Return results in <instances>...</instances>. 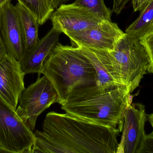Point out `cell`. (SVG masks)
<instances>
[{"mask_svg":"<svg viewBox=\"0 0 153 153\" xmlns=\"http://www.w3.org/2000/svg\"><path fill=\"white\" fill-rule=\"evenodd\" d=\"M119 129L52 111L34 133L30 153H116Z\"/></svg>","mask_w":153,"mask_h":153,"instance_id":"6da1fadb","label":"cell"},{"mask_svg":"<svg viewBox=\"0 0 153 153\" xmlns=\"http://www.w3.org/2000/svg\"><path fill=\"white\" fill-rule=\"evenodd\" d=\"M132 101L133 97L126 86L103 91L94 84L73 90L62 109L73 116L118 128L121 132L125 109Z\"/></svg>","mask_w":153,"mask_h":153,"instance_id":"7a4b0ae2","label":"cell"},{"mask_svg":"<svg viewBox=\"0 0 153 153\" xmlns=\"http://www.w3.org/2000/svg\"><path fill=\"white\" fill-rule=\"evenodd\" d=\"M42 74L54 87L62 106L73 90L96 84L97 81L95 68L80 48L59 42L44 62Z\"/></svg>","mask_w":153,"mask_h":153,"instance_id":"3957f363","label":"cell"},{"mask_svg":"<svg viewBox=\"0 0 153 153\" xmlns=\"http://www.w3.org/2000/svg\"><path fill=\"white\" fill-rule=\"evenodd\" d=\"M109 52L123 84L132 93L147 71L149 58L145 48L140 39L125 32Z\"/></svg>","mask_w":153,"mask_h":153,"instance_id":"277c9868","label":"cell"},{"mask_svg":"<svg viewBox=\"0 0 153 153\" xmlns=\"http://www.w3.org/2000/svg\"><path fill=\"white\" fill-rule=\"evenodd\" d=\"M34 132L0 96V153H30Z\"/></svg>","mask_w":153,"mask_h":153,"instance_id":"5b68a950","label":"cell"},{"mask_svg":"<svg viewBox=\"0 0 153 153\" xmlns=\"http://www.w3.org/2000/svg\"><path fill=\"white\" fill-rule=\"evenodd\" d=\"M19 102L16 111L33 132L39 116L59 100L51 82L45 75H39L36 81L25 89Z\"/></svg>","mask_w":153,"mask_h":153,"instance_id":"8992f818","label":"cell"},{"mask_svg":"<svg viewBox=\"0 0 153 153\" xmlns=\"http://www.w3.org/2000/svg\"><path fill=\"white\" fill-rule=\"evenodd\" d=\"M142 103H130L123 115V133L116 153H140L146 134L145 125L147 119Z\"/></svg>","mask_w":153,"mask_h":153,"instance_id":"52a82bcc","label":"cell"},{"mask_svg":"<svg viewBox=\"0 0 153 153\" xmlns=\"http://www.w3.org/2000/svg\"><path fill=\"white\" fill-rule=\"evenodd\" d=\"M125 33L117 24L105 20L93 27L65 35L72 46L111 51Z\"/></svg>","mask_w":153,"mask_h":153,"instance_id":"ba28073f","label":"cell"},{"mask_svg":"<svg viewBox=\"0 0 153 153\" xmlns=\"http://www.w3.org/2000/svg\"><path fill=\"white\" fill-rule=\"evenodd\" d=\"M50 19L53 28L65 35L83 30L105 20L88 8L74 3L59 6Z\"/></svg>","mask_w":153,"mask_h":153,"instance_id":"9c48e42d","label":"cell"},{"mask_svg":"<svg viewBox=\"0 0 153 153\" xmlns=\"http://www.w3.org/2000/svg\"><path fill=\"white\" fill-rule=\"evenodd\" d=\"M25 75L19 61L11 55L0 61V96L15 110L25 90Z\"/></svg>","mask_w":153,"mask_h":153,"instance_id":"30bf717a","label":"cell"},{"mask_svg":"<svg viewBox=\"0 0 153 153\" xmlns=\"http://www.w3.org/2000/svg\"><path fill=\"white\" fill-rule=\"evenodd\" d=\"M1 21L0 33L8 54L20 62L25 53L23 35L18 11L11 1L2 8Z\"/></svg>","mask_w":153,"mask_h":153,"instance_id":"8fae6325","label":"cell"},{"mask_svg":"<svg viewBox=\"0 0 153 153\" xmlns=\"http://www.w3.org/2000/svg\"><path fill=\"white\" fill-rule=\"evenodd\" d=\"M95 68L96 84L101 90H108L123 84L117 67L108 51L78 47Z\"/></svg>","mask_w":153,"mask_h":153,"instance_id":"7c38bea8","label":"cell"},{"mask_svg":"<svg viewBox=\"0 0 153 153\" xmlns=\"http://www.w3.org/2000/svg\"><path fill=\"white\" fill-rule=\"evenodd\" d=\"M61 34L60 31L52 28L34 47L24 54L20 63L25 75L37 73L40 75L42 74L44 62L59 42Z\"/></svg>","mask_w":153,"mask_h":153,"instance_id":"4fadbf2b","label":"cell"},{"mask_svg":"<svg viewBox=\"0 0 153 153\" xmlns=\"http://www.w3.org/2000/svg\"><path fill=\"white\" fill-rule=\"evenodd\" d=\"M15 6L18 11L23 35L25 54L34 47L39 40L38 31L39 24L34 15L19 1Z\"/></svg>","mask_w":153,"mask_h":153,"instance_id":"5bb4252c","label":"cell"},{"mask_svg":"<svg viewBox=\"0 0 153 153\" xmlns=\"http://www.w3.org/2000/svg\"><path fill=\"white\" fill-rule=\"evenodd\" d=\"M137 19L126 31V33L140 39L153 30V0L140 11Z\"/></svg>","mask_w":153,"mask_h":153,"instance_id":"9a60e30c","label":"cell"},{"mask_svg":"<svg viewBox=\"0 0 153 153\" xmlns=\"http://www.w3.org/2000/svg\"><path fill=\"white\" fill-rule=\"evenodd\" d=\"M33 14L39 25L45 24L55 9L51 0H19Z\"/></svg>","mask_w":153,"mask_h":153,"instance_id":"2e32d148","label":"cell"},{"mask_svg":"<svg viewBox=\"0 0 153 153\" xmlns=\"http://www.w3.org/2000/svg\"><path fill=\"white\" fill-rule=\"evenodd\" d=\"M74 3L88 8L104 19L111 21L113 12L105 5L104 0H76Z\"/></svg>","mask_w":153,"mask_h":153,"instance_id":"e0dca14e","label":"cell"},{"mask_svg":"<svg viewBox=\"0 0 153 153\" xmlns=\"http://www.w3.org/2000/svg\"><path fill=\"white\" fill-rule=\"evenodd\" d=\"M144 47L149 58L147 72L153 74V30L140 39Z\"/></svg>","mask_w":153,"mask_h":153,"instance_id":"ac0fdd59","label":"cell"},{"mask_svg":"<svg viewBox=\"0 0 153 153\" xmlns=\"http://www.w3.org/2000/svg\"><path fill=\"white\" fill-rule=\"evenodd\" d=\"M140 153H153V131L146 134Z\"/></svg>","mask_w":153,"mask_h":153,"instance_id":"d6986e66","label":"cell"},{"mask_svg":"<svg viewBox=\"0 0 153 153\" xmlns=\"http://www.w3.org/2000/svg\"><path fill=\"white\" fill-rule=\"evenodd\" d=\"M130 0H113L112 11L117 15L121 13Z\"/></svg>","mask_w":153,"mask_h":153,"instance_id":"ffe728a7","label":"cell"},{"mask_svg":"<svg viewBox=\"0 0 153 153\" xmlns=\"http://www.w3.org/2000/svg\"><path fill=\"white\" fill-rule=\"evenodd\" d=\"M151 0H132L134 12L140 11Z\"/></svg>","mask_w":153,"mask_h":153,"instance_id":"44dd1931","label":"cell"},{"mask_svg":"<svg viewBox=\"0 0 153 153\" xmlns=\"http://www.w3.org/2000/svg\"><path fill=\"white\" fill-rule=\"evenodd\" d=\"M8 54L6 46L3 40L0 33V61Z\"/></svg>","mask_w":153,"mask_h":153,"instance_id":"7402d4cb","label":"cell"},{"mask_svg":"<svg viewBox=\"0 0 153 153\" xmlns=\"http://www.w3.org/2000/svg\"><path fill=\"white\" fill-rule=\"evenodd\" d=\"M71 0H51L53 7L55 10L57 9L59 6L62 4H64Z\"/></svg>","mask_w":153,"mask_h":153,"instance_id":"603a6c76","label":"cell"},{"mask_svg":"<svg viewBox=\"0 0 153 153\" xmlns=\"http://www.w3.org/2000/svg\"><path fill=\"white\" fill-rule=\"evenodd\" d=\"M148 120L153 128V112L151 115H148Z\"/></svg>","mask_w":153,"mask_h":153,"instance_id":"cb8c5ba5","label":"cell"},{"mask_svg":"<svg viewBox=\"0 0 153 153\" xmlns=\"http://www.w3.org/2000/svg\"><path fill=\"white\" fill-rule=\"evenodd\" d=\"M11 0H0V8L2 7L7 3L11 1Z\"/></svg>","mask_w":153,"mask_h":153,"instance_id":"d4e9b609","label":"cell"},{"mask_svg":"<svg viewBox=\"0 0 153 153\" xmlns=\"http://www.w3.org/2000/svg\"><path fill=\"white\" fill-rule=\"evenodd\" d=\"M2 8V7H1V8H0V31H1V18Z\"/></svg>","mask_w":153,"mask_h":153,"instance_id":"484cf974","label":"cell"}]
</instances>
